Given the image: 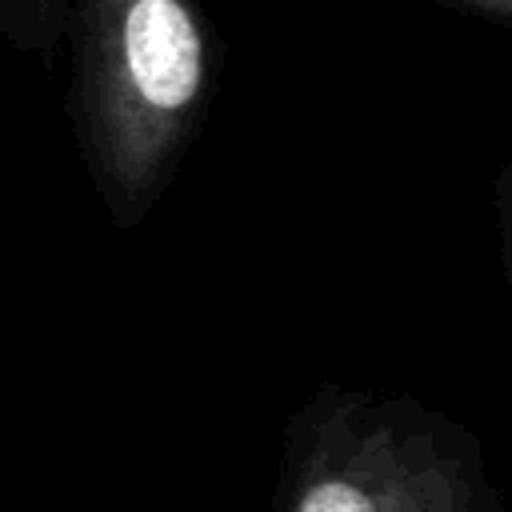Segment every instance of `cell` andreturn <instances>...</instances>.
Here are the masks:
<instances>
[{
  "instance_id": "cell-1",
  "label": "cell",
  "mask_w": 512,
  "mask_h": 512,
  "mask_svg": "<svg viewBox=\"0 0 512 512\" xmlns=\"http://www.w3.org/2000/svg\"><path fill=\"white\" fill-rule=\"evenodd\" d=\"M64 116L104 220L128 236L172 188L212 108L204 0H64Z\"/></svg>"
},
{
  "instance_id": "cell-2",
  "label": "cell",
  "mask_w": 512,
  "mask_h": 512,
  "mask_svg": "<svg viewBox=\"0 0 512 512\" xmlns=\"http://www.w3.org/2000/svg\"><path fill=\"white\" fill-rule=\"evenodd\" d=\"M272 512H504L484 440L392 388L316 384L284 420Z\"/></svg>"
},
{
  "instance_id": "cell-3",
  "label": "cell",
  "mask_w": 512,
  "mask_h": 512,
  "mask_svg": "<svg viewBox=\"0 0 512 512\" xmlns=\"http://www.w3.org/2000/svg\"><path fill=\"white\" fill-rule=\"evenodd\" d=\"M60 28L64 0H0V40L20 56L52 64L60 56Z\"/></svg>"
},
{
  "instance_id": "cell-4",
  "label": "cell",
  "mask_w": 512,
  "mask_h": 512,
  "mask_svg": "<svg viewBox=\"0 0 512 512\" xmlns=\"http://www.w3.org/2000/svg\"><path fill=\"white\" fill-rule=\"evenodd\" d=\"M440 4H452V8H460L468 16H480V20L500 24V28L512 24V0H440Z\"/></svg>"
}]
</instances>
